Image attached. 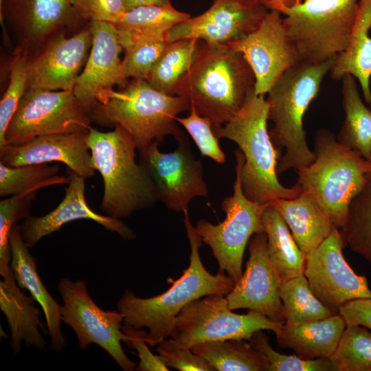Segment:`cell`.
I'll list each match as a JSON object with an SVG mask.
<instances>
[{"label":"cell","instance_id":"cell-1","mask_svg":"<svg viewBox=\"0 0 371 371\" xmlns=\"http://www.w3.org/2000/svg\"><path fill=\"white\" fill-rule=\"evenodd\" d=\"M254 73L243 54L229 45L202 41L197 56L175 95L208 119L213 129L227 123L255 92Z\"/></svg>","mask_w":371,"mask_h":371},{"label":"cell","instance_id":"cell-2","mask_svg":"<svg viewBox=\"0 0 371 371\" xmlns=\"http://www.w3.org/2000/svg\"><path fill=\"white\" fill-rule=\"evenodd\" d=\"M183 213L191 254L181 276L176 280L169 279L172 286L159 295L142 298L127 290L117 304L124 315L123 323L148 330V345L152 347L169 337L177 316L187 304L208 295L227 294L235 284L224 271L213 275L205 268L199 254L203 241L190 221L188 210Z\"/></svg>","mask_w":371,"mask_h":371},{"label":"cell","instance_id":"cell-3","mask_svg":"<svg viewBox=\"0 0 371 371\" xmlns=\"http://www.w3.org/2000/svg\"><path fill=\"white\" fill-rule=\"evenodd\" d=\"M335 57L312 63L300 61L288 69L267 93L268 120L273 122L269 135L280 154L277 172L303 168L315 159L303 127L304 115L317 95Z\"/></svg>","mask_w":371,"mask_h":371},{"label":"cell","instance_id":"cell-4","mask_svg":"<svg viewBox=\"0 0 371 371\" xmlns=\"http://www.w3.org/2000/svg\"><path fill=\"white\" fill-rule=\"evenodd\" d=\"M96 99L98 104L89 115L91 121L102 126H121L138 150L155 142L161 143L168 135L177 141L185 136L176 117L190 111L188 102L155 89L146 79L133 78L118 91L102 89Z\"/></svg>","mask_w":371,"mask_h":371},{"label":"cell","instance_id":"cell-5","mask_svg":"<svg viewBox=\"0 0 371 371\" xmlns=\"http://www.w3.org/2000/svg\"><path fill=\"white\" fill-rule=\"evenodd\" d=\"M86 143L91 154L92 166L104 181L100 209L107 216L126 218L157 201L147 170L135 161V143L123 127L116 125L109 132L91 127Z\"/></svg>","mask_w":371,"mask_h":371},{"label":"cell","instance_id":"cell-6","mask_svg":"<svg viewBox=\"0 0 371 371\" xmlns=\"http://www.w3.org/2000/svg\"><path fill=\"white\" fill-rule=\"evenodd\" d=\"M268 103L265 96L252 93L243 108L225 125L213 129L218 138L236 143L245 157L240 181L245 195L250 200L269 203L276 199H291L302 192L296 183L285 187L278 178L280 154L267 130Z\"/></svg>","mask_w":371,"mask_h":371},{"label":"cell","instance_id":"cell-7","mask_svg":"<svg viewBox=\"0 0 371 371\" xmlns=\"http://www.w3.org/2000/svg\"><path fill=\"white\" fill-rule=\"evenodd\" d=\"M314 153L312 163L296 170V183L302 191L315 198L333 224L341 229L352 201L368 183V162L324 128L316 133Z\"/></svg>","mask_w":371,"mask_h":371},{"label":"cell","instance_id":"cell-8","mask_svg":"<svg viewBox=\"0 0 371 371\" xmlns=\"http://www.w3.org/2000/svg\"><path fill=\"white\" fill-rule=\"evenodd\" d=\"M359 0H303L279 12L300 61L317 63L349 47Z\"/></svg>","mask_w":371,"mask_h":371},{"label":"cell","instance_id":"cell-9","mask_svg":"<svg viewBox=\"0 0 371 371\" xmlns=\"http://www.w3.org/2000/svg\"><path fill=\"white\" fill-rule=\"evenodd\" d=\"M236 178L233 194L223 199L221 209L225 220L218 224L200 219L195 227L201 240L212 249L219 271L226 272L236 283L242 276L243 254L250 238L264 232L262 214L269 203L249 199L244 194L240 170L245 157L240 149L235 152Z\"/></svg>","mask_w":371,"mask_h":371},{"label":"cell","instance_id":"cell-10","mask_svg":"<svg viewBox=\"0 0 371 371\" xmlns=\"http://www.w3.org/2000/svg\"><path fill=\"white\" fill-rule=\"evenodd\" d=\"M223 295L211 294L187 304L177 316L169 339L191 348L207 341L249 340L258 330L276 334L284 324L252 310L247 314L235 313Z\"/></svg>","mask_w":371,"mask_h":371},{"label":"cell","instance_id":"cell-11","mask_svg":"<svg viewBox=\"0 0 371 371\" xmlns=\"http://www.w3.org/2000/svg\"><path fill=\"white\" fill-rule=\"evenodd\" d=\"M89 113L73 91L28 89L5 132L6 145H19L54 134L87 133Z\"/></svg>","mask_w":371,"mask_h":371},{"label":"cell","instance_id":"cell-12","mask_svg":"<svg viewBox=\"0 0 371 371\" xmlns=\"http://www.w3.org/2000/svg\"><path fill=\"white\" fill-rule=\"evenodd\" d=\"M63 304L61 319L75 332L78 346L85 349L95 344L104 349L125 371L135 370L136 363L128 358L121 344L128 336L122 330L124 315L119 311H104L92 300L87 282L64 278L57 285Z\"/></svg>","mask_w":371,"mask_h":371},{"label":"cell","instance_id":"cell-13","mask_svg":"<svg viewBox=\"0 0 371 371\" xmlns=\"http://www.w3.org/2000/svg\"><path fill=\"white\" fill-rule=\"evenodd\" d=\"M172 152L163 153L158 142L139 150V163L147 170L154 185L157 201L176 212L188 210L196 197H207L201 159H196L187 137L177 140Z\"/></svg>","mask_w":371,"mask_h":371},{"label":"cell","instance_id":"cell-14","mask_svg":"<svg viewBox=\"0 0 371 371\" xmlns=\"http://www.w3.org/2000/svg\"><path fill=\"white\" fill-rule=\"evenodd\" d=\"M346 245L341 230L334 225L306 259L304 272L315 296L335 313L348 302L371 298L366 277L357 274L343 256Z\"/></svg>","mask_w":371,"mask_h":371},{"label":"cell","instance_id":"cell-15","mask_svg":"<svg viewBox=\"0 0 371 371\" xmlns=\"http://www.w3.org/2000/svg\"><path fill=\"white\" fill-rule=\"evenodd\" d=\"M281 14L270 10L256 30L228 44L241 52L251 66L258 95L265 96L288 69L300 61L286 34Z\"/></svg>","mask_w":371,"mask_h":371},{"label":"cell","instance_id":"cell-16","mask_svg":"<svg viewBox=\"0 0 371 371\" xmlns=\"http://www.w3.org/2000/svg\"><path fill=\"white\" fill-rule=\"evenodd\" d=\"M268 10L238 0H214L201 14L175 25L166 41L195 38L209 45H228L256 30Z\"/></svg>","mask_w":371,"mask_h":371},{"label":"cell","instance_id":"cell-17","mask_svg":"<svg viewBox=\"0 0 371 371\" xmlns=\"http://www.w3.org/2000/svg\"><path fill=\"white\" fill-rule=\"evenodd\" d=\"M92 44L89 27L71 37L56 34L28 59V89L73 91Z\"/></svg>","mask_w":371,"mask_h":371},{"label":"cell","instance_id":"cell-18","mask_svg":"<svg viewBox=\"0 0 371 371\" xmlns=\"http://www.w3.org/2000/svg\"><path fill=\"white\" fill-rule=\"evenodd\" d=\"M249 257L244 273L226 299L230 309L247 308L261 313L269 319L284 323L280 297V282L271 263L265 232L255 234L248 243Z\"/></svg>","mask_w":371,"mask_h":371},{"label":"cell","instance_id":"cell-19","mask_svg":"<svg viewBox=\"0 0 371 371\" xmlns=\"http://www.w3.org/2000/svg\"><path fill=\"white\" fill-rule=\"evenodd\" d=\"M16 31L20 47L29 54L38 50L58 30L79 26L85 20L69 0H0V21Z\"/></svg>","mask_w":371,"mask_h":371},{"label":"cell","instance_id":"cell-20","mask_svg":"<svg viewBox=\"0 0 371 371\" xmlns=\"http://www.w3.org/2000/svg\"><path fill=\"white\" fill-rule=\"evenodd\" d=\"M68 178L64 199L54 210L40 217L29 216L20 225L22 238L30 248L66 223L80 219L92 220L125 240L135 238V232L120 219L98 214L89 207L85 199L84 177L69 170Z\"/></svg>","mask_w":371,"mask_h":371},{"label":"cell","instance_id":"cell-21","mask_svg":"<svg viewBox=\"0 0 371 371\" xmlns=\"http://www.w3.org/2000/svg\"><path fill=\"white\" fill-rule=\"evenodd\" d=\"M88 27L92 36L91 51L73 91L90 115L98 104L96 95L100 89L120 85V55L123 48L114 23L91 21Z\"/></svg>","mask_w":371,"mask_h":371},{"label":"cell","instance_id":"cell-22","mask_svg":"<svg viewBox=\"0 0 371 371\" xmlns=\"http://www.w3.org/2000/svg\"><path fill=\"white\" fill-rule=\"evenodd\" d=\"M87 133L48 135L23 144H7L0 148V162L9 166H20L60 161L87 179L93 177L95 171L86 143Z\"/></svg>","mask_w":371,"mask_h":371},{"label":"cell","instance_id":"cell-23","mask_svg":"<svg viewBox=\"0 0 371 371\" xmlns=\"http://www.w3.org/2000/svg\"><path fill=\"white\" fill-rule=\"evenodd\" d=\"M10 242L12 250L10 267L16 282L20 288L27 290L41 306L50 337V348L54 352H61L67 341L60 328V305L43 284L37 271L36 259L30 253V247L22 238L20 225H16L12 228Z\"/></svg>","mask_w":371,"mask_h":371},{"label":"cell","instance_id":"cell-24","mask_svg":"<svg viewBox=\"0 0 371 371\" xmlns=\"http://www.w3.org/2000/svg\"><path fill=\"white\" fill-rule=\"evenodd\" d=\"M269 203L283 218L306 259L335 225L315 198L307 192L302 191L291 199H276Z\"/></svg>","mask_w":371,"mask_h":371},{"label":"cell","instance_id":"cell-25","mask_svg":"<svg viewBox=\"0 0 371 371\" xmlns=\"http://www.w3.org/2000/svg\"><path fill=\"white\" fill-rule=\"evenodd\" d=\"M30 296H27L18 286L12 269L0 281V309L5 316L10 330L13 352H20L21 344L45 350L46 342L40 328L45 330L40 320V310Z\"/></svg>","mask_w":371,"mask_h":371},{"label":"cell","instance_id":"cell-26","mask_svg":"<svg viewBox=\"0 0 371 371\" xmlns=\"http://www.w3.org/2000/svg\"><path fill=\"white\" fill-rule=\"evenodd\" d=\"M346 322L340 313L304 322H284L278 333L282 348H291L295 355L306 359H330L338 346Z\"/></svg>","mask_w":371,"mask_h":371},{"label":"cell","instance_id":"cell-27","mask_svg":"<svg viewBox=\"0 0 371 371\" xmlns=\"http://www.w3.org/2000/svg\"><path fill=\"white\" fill-rule=\"evenodd\" d=\"M190 15L175 9L171 3L164 5L139 7L124 13L115 24L123 50L136 44L166 40L168 32Z\"/></svg>","mask_w":371,"mask_h":371},{"label":"cell","instance_id":"cell-28","mask_svg":"<svg viewBox=\"0 0 371 371\" xmlns=\"http://www.w3.org/2000/svg\"><path fill=\"white\" fill-rule=\"evenodd\" d=\"M262 222L269 257L280 282L304 274L306 258L283 218L270 203L262 214Z\"/></svg>","mask_w":371,"mask_h":371},{"label":"cell","instance_id":"cell-29","mask_svg":"<svg viewBox=\"0 0 371 371\" xmlns=\"http://www.w3.org/2000/svg\"><path fill=\"white\" fill-rule=\"evenodd\" d=\"M341 80L345 120L337 139L367 159L371 153V111L360 96L355 77L347 74Z\"/></svg>","mask_w":371,"mask_h":371},{"label":"cell","instance_id":"cell-30","mask_svg":"<svg viewBox=\"0 0 371 371\" xmlns=\"http://www.w3.org/2000/svg\"><path fill=\"white\" fill-rule=\"evenodd\" d=\"M218 371H269L265 357L245 339L207 341L191 348Z\"/></svg>","mask_w":371,"mask_h":371},{"label":"cell","instance_id":"cell-31","mask_svg":"<svg viewBox=\"0 0 371 371\" xmlns=\"http://www.w3.org/2000/svg\"><path fill=\"white\" fill-rule=\"evenodd\" d=\"M202 41L195 38L168 42L146 80L155 89L175 95L181 78L193 65Z\"/></svg>","mask_w":371,"mask_h":371},{"label":"cell","instance_id":"cell-32","mask_svg":"<svg viewBox=\"0 0 371 371\" xmlns=\"http://www.w3.org/2000/svg\"><path fill=\"white\" fill-rule=\"evenodd\" d=\"M280 297L286 323L321 319L337 314L315 296L304 274L280 282Z\"/></svg>","mask_w":371,"mask_h":371},{"label":"cell","instance_id":"cell-33","mask_svg":"<svg viewBox=\"0 0 371 371\" xmlns=\"http://www.w3.org/2000/svg\"><path fill=\"white\" fill-rule=\"evenodd\" d=\"M60 167L47 164L9 166L0 162V196L21 194L52 185L69 183L58 175Z\"/></svg>","mask_w":371,"mask_h":371},{"label":"cell","instance_id":"cell-34","mask_svg":"<svg viewBox=\"0 0 371 371\" xmlns=\"http://www.w3.org/2000/svg\"><path fill=\"white\" fill-rule=\"evenodd\" d=\"M340 230L346 245L371 263V182L352 201Z\"/></svg>","mask_w":371,"mask_h":371},{"label":"cell","instance_id":"cell-35","mask_svg":"<svg viewBox=\"0 0 371 371\" xmlns=\"http://www.w3.org/2000/svg\"><path fill=\"white\" fill-rule=\"evenodd\" d=\"M330 361L335 371H371V330L346 325Z\"/></svg>","mask_w":371,"mask_h":371},{"label":"cell","instance_id":"cell-36","mask_svg":"<svg viewBox=\"0 0 371 371\" xmlns=\"http://www.w3.org/2000/svg\"><path fill=\"white\" fill-rule=\"evenodd\" d=\"M333 80H341L349 74L360 84L365 101L371 104V37L366 36L339 54L330 71Z\"/></svg>","mask_w":371,"mask_h":371},{"label":"cell","instance_id":"cell-37","mask_svg":"<svg viewBox=\"0 0 371 371\" xmlns=\"http://www.w3.org/2000/svg\"><path fill=\"white\" fill-rule=\"evenodd\" d=\"M28 53L18 47L10 64L8 87L0 102V148L6 145L5 132L27 87Z\"/></svg>","mask_w":371,"mask_h":371},{"label":"cell","instance_id":"cell-38","mask_svg":"<svg viewBox=\"0 0 371 371\" xmlns=\"http://www.w3.org/2000/svg\"><path fill=\"white\" fill-rule=\"evenodd\" d=\"M36 192L13 195L0 201V274L2 277L11 269L10 232L18 221L29 216L31 201Z\"/></svg>","mask_w":371,"mask_h":371},{"label":"cell","instance_id":"cell-39","mask_svg":"<svg viewBox=\"0 0 371 371\" xmlns=\"http://www.w3.org/2000/svg\"><path fill=\"white\" fill-rule=\"evenodd\" d=\"M168 41L164 39L142 42L125 49L119 78L123 86L129 78L147 79L164 53Z\"/></svg>","mask_w":371,"mask_h":371},{"label":"cell","instance_id":"cell-40","mask_svg":"<svg viewBox=\"0 0 371 371\" xmlns=\"http://www.w3.org/2000/svg\"><path fill=\"white\" fill-rule=\"evenodd\" d=\"M252 347L262 354L269 363V371H328L333 370L328 358L306 359L297 355L279 353L272 348L268 337L258 330L249 339Z\"/></svg>","mask_w":371,"mask_h":371},{"label":"cell","instance_id":"cell-41","mask_svg":"<svg viewBox=\"0 0 371 371\" xmlns=\"http://www.w3.org/2000/svg\"><path fill=\"white\" fill-rule=\"evenodd\" d=\"M190 135L197 146L201 156H206L218 164L225 161V155L218 144V138L215 135L210 121L200 115L190 108V114L185 117H176Z\"/></svg>","mask_w":371,"mask_h":371},{"label":"cell","instance_id":"cell-42","mask_svg":"<svg viewBox=\"0 0 371 371\" xmlns=\"http://www.w3.org/2000/svg\"><path fill=\"white\" fill-rule=\"evenodd\" d=\"M158 357L168 367L180 371H215L204 358L190 348L178 345L172 339H164L157 344Z\"/></svg>","mask_w":371,"mask_h":371},{"label":"cell","instance_id":"cell-43","mask_svg":"<svg viewBox=\"0 0 371 371\" xmlns=\"http://www.w3.org/2000/svg\"><path fill=\"white\" fill-rule=\"evenodd\" d=\"M69 2L85 21L116 24L126 12L123 0H69Z\"/></svg>","mask_w":371,"mask_h":371},{"label":"cell","instance_id":"cell-44","mask_svg":"<svg viewBox=\"0 0 371 371\" xmlns=\"http://www.w3.org/2000/svg\"><path fill=\"white\" fill-rule=\"evenodd\" d=\"M122 331L128 336L124 342L128 347L137 352L139 361L135 368L138 371H168L169 368L159 359L153 355L147 346L149 339L148 332L136 329L131 325L123 323Z\"/></svg>","mask_w":371,"mask_h":371},{"label":"cell","instance_id":"cell-45","mask_svg":"<svg viewBox=\"0 0 371 371\" xmlns=\"http://www.w3.org/2000/svg\"><path fill=\"white\" fill-rule=\"evenodd\" d=\"M346 325L357 324L371 330V298H359L343 304L339 309Z\"/></svg>","mask_w":371,"mask_h":371},{"label":"cell","instance_id":"cell-46","mask_svg":"<svg viewBox=\"0 0 371 371\" xmlns=\"http://www.w3.org/2000/svg\"><path fill=\"white\" fill-rule=\"evenodd\" d=\"M370 28L371 0H359L349 47L368 36Z\"/></svg>","mask_w":371,"mask_h":371},{"label":"cell","instance_id":"cell-47","mask_svg":"<svg viewBox=\"0 0 371 371\" xmlns=\"http://www.w3.org/2000/svg\"><path fill=\"white\" fill-rule=\"evenodd\" d=\"M170 3V0H123L125 12L148 5H164Z\"/></svg>","mask_w":371,"mask_h":371},{"label":"cell","instance_id":"cell-48","mask_svg":"<svg viewBox=\"0 0 371 371\" xmlns=\"http://www.w3.org/2000/svg\"><path fill=\"white\" fill-rule=\"evenodd\" d=\"M303 0H268L267 8L269 10H280L282 8L292 7Z\"/></svg>","mask_w":371,"mask_h":371},{"label":"cell","instance_id":"cell-49","mask_svg":"<svg viewBox=\"0 0 371 371\" xmlns=\"http://www.w3.org/2000/svg\"><path fill=\"white\" fill-rule=\"evenodd\" d=\"M251 5H263L267 8L268 0H238ZM268 9V8H267Z\"/></svg>","mask_w":371,"mask_h":371},{"label":"cell","instance_id":"cell-50","mask_svg":"<svg viewBox=\"0 0 371 371\" xmlns=\"http://www.w3.org/2000/svg\"><path fill=\"white\" fill-rule=\"evenodd\" d=\"M367 161L368 162L369 167H370L369 170L367 174V178H368V182H371V153L369 157L367 159Z\"/></svg>","mask_w":371,"mask_h":371}]
</instances>
